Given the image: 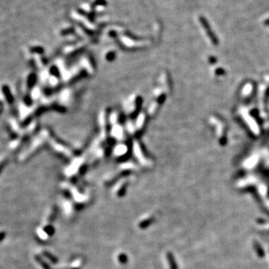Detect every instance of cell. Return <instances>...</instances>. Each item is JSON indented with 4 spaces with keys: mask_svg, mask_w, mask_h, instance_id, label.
<instances>
[{
    "mask_svg": "<svg viewBox=\"0 0 269 269\" xmlns=\"http://www.w3.org/2000/svg\"><path fill=\"white\" fill-rule=\"evenodd\" d=\"M35 260L39 263L40 266L42 267L43 269H51L50 266H49V265L47 264V263L45 262V261L43 260V259L41 258V257H39L38 255H36L35 257Z\"/></svg>",
    "mask_w": 269,
    "mask_h": 269,
    "instance_id": "obj_1",
    "label": "cell"
},
{
    "mask_svg": "<svg viewBox=\"0 0 269 269\" xmlns=\"http://www.w3.org/2000/svg\"><path fill=\"white\" fill-rule=\"evenodd\" d=\"M153 222V218H147L144 220V221H142L141 222L139 223V227L141 229H145L147 228V227H149Z\"/></svg>",
    "mask_w": 269,
    "mask_h": 269,
    "instance_id": "obj_2",
    "label": "cell"
},
{
    "mask_svg": "<svg viewBox=\"0 0 269 269\" xmlns=\"http://www.w3.org/2000/svg\"><path fill=\"white\" fill-rule=\"evenodd\" d=\"M43 255H44L47 259H50V260L52 262L55 263V264L58 262V259H57L56 257H55V256L52 255V253H50V252H48V251H43Z\"/></svg>",
    "mask_w": 269,
    "mask_h": 269,
    "instance_id": "obj_3",
    "label": "cell"
},
{
    "mask_svg": "<svg viewBox=\"0 0 269 269\" xmlns=\"http://www.w3.org/2000/svg\"><path fill=\"white\" fill-rule=\"evenodd\" d=\"M118 261L121 264H126V262H127L128 261L127 256L124 254V253H121V254L118 256Z\"/></svg>",
    "mask_w": 269,
    "mask_h": 269,
    "instance_id": "obj_4",
    "label": "cell"
},
{
    "mask_svg": "<svg viewBox=\"0 0 269 269\" xmlns=\"http://www.w3.org/2000/svg\"><path fill=\"white\" fill-rule=\"evenodd\" d=\"M43 230H44V232H46V234H48L49 236H52L55 232V229L52 226H46L44 227V229H43Z\"/></svg>",
    "mask_w": 269,
    "mask_h": 269,
    "instance_id": "obj_5",
    "label": "cell"
},
{
    "mask_svg": "<svg viewBox=\"0 0 269 269\" xmlns=\"http://www.w3.org/2000/svg\"><path fill=\"white\" fill-rule=\"evenodd\" d=\"M167 257H168V260H169V262H170V267H171V268L176 269L175 263H174V260L173 259V257H172L171 254L168 253V254H167Z\"/></svg>",
    "mask_w": 269,
    "mask_h": 269,
    "instance_id": "obj_6",
    "label": "cell"
},
{
    "mask_svg": "<svg viewBox=\"0 0 269 269\" xmlns=\"http://www.w3.org/2000/svg\"><path fill=\"white\" fill-rule=\"evenodd\" d=\"M7 234L5 232H0V242H2L4 239H5V238L6 237Z\"/></svg>",
    "mask_w": 269,
    "mask_h": 269,
    "instance_id": "obj_7",
    "label": "cell"
},
{
    "mask_svg": "<svg viewBox=\"0 0 269 269\" xmlns=\"http://www.w3.org/2000/svg\"><path fill=\"white\" fill-rule=\"evenodd\" d=\"M75 269H76V268H75Z\"/></svg>",
    "mask_w": 269,
    "mask_h": 269,
    "instance_id": "obj_8",
    "label": "cell"
}]
</instances>
